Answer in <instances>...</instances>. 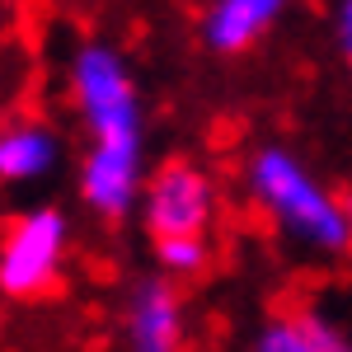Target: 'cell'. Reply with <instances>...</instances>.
Instances as JSON below:
<instances>
[{
    "label": "cell",
    "instance_id": "obj_1",
    "mask_svg": "<svg viewBox=\"0 0 352 352\" xmlns=\"http://www.w3.org/2000/svg\"><path fill=\"white\" fill-rule=\"evenodd\" d=\"M244 188L272 221V230L292 244L310 254L352 249V207L333 188H324L287 146H258L244 164Z\"/></svg>",
    "mask_w": 352,
    "mask_h": 352
},
{
    "label": "cell",
    "instance_id": "obj_2",
    "mask_svg": "<svg viewBox=\"0 0 352 352\" xmlns=\"http://www.w3.org/2000/svg\"><path fill=\"white\" fill-rule=\"evenodd\" d=\"M71 104L80 113L89 141H118V136H146L141 122V89L118 47L109 43H80L66 66Z\"/></svg>",
    "mask_w": 352,
    "mask_h": 352
},
{
    "label": "cell",
    "instance_id": "obj_3",
    "mask_svg": "<svg viewBox=\"0 0 352 352\" xmlns=\"http://www.w3.org/2000/svg\"><path fill=\"white\" fill-rule=\"evenodd\" d=\"M66 240H71V221L61 207H28L10 221L5 244H0V292L14 300L43 296L61 277V258H66Z\"/></svg>",
    "mask_w": 352,
    "mask_h": 352
},
{
    "label": "cell",
    "instance_id": "obj_4",
    "mask_svg": "<svg viewBox=\"0 0 352 352\" xmlns=\"http://www.w3.org/2000/svg\"><path fill=\"white\" fill-rule=\"evenodd\" d=\"M212 217H217V184L207 169L179 160V155L151 169L146 192H141V221L155 240L207 235Z\"/></svg>",
    "mask_w": 352,
    "mask_h": 352
},
{
    "label": "cell",
    "instance_id": "obj_5",
    "mask_svg": "<svg viewBox=\"0 0 352 352\" xmlns=\"http://www.w3.org/2000/svg\"><path fill=\"white\" fill-rule=\"evenodd\" d=\"M146 136H118V141H89L80 160V197L89 212L122 221L136 212L146 192Z\"/></svg>",
    "mask_w": 352,
    "mask_h": 352
},
{
    "label": "cell",
    "instance_id": "obj_6",
    "mask_svg": "<svg viewBox=\"0 0 352 352\" xmlns=\"http://www.w3.org/2000/svg\"><path fill=\"white\" fill-rule=\"evenodd\" d=\"M184 296L179 287L155 272L136 277L122 296V343L127 352H184Z\"/></svg>",
    "mask_w": 352,
    "mask_h": 352
},
{
    "label": "cell",
    "instance_id": "obj_7",
    "mask_svg": "<svg viewBox=\"0 0 352 352\" xmlns=\"http://www.w3.org/2000/svg\"><path fill=\"white\" fill-rule=\"evenodd\" d=\"M282 10H287V0H212L202 10L197 33H202V43L212 52L240 56L282 19Z\"/></svg>",
    "mask_w": 352,
    "mask_h": 352
},
{
    "label": "cell",
    "instance_id": "obj_8",
    "mask_svg": "<svg viewBox=\"0 0 352 352\" xmlns=\"http://www.w3.org/2000/svg\"><path fill=\"white\" fill-rule=\"evenodd\" d=\"M61 164V136L43 118H14L0 132V179L5 184H43Z\"/></svg>",
    "mask_w": 352,
    "mask_h": 352
},
{
    "label": "cell",
    "instance_id": "obj_9",
    "mask_svg": "<svg viewBox=\"0 0 352 352\" xmlns=\"http://www.w3.org/2000/svg\"><path fill=\"white\" fill-rule=\"evenodd\" d=\"M155 258H160V272L174 282V277H197L212 258V244L207 235H179V240H155Z\"/></svg>",
    "mask_w": 352,
    "mask_h": 352
},
{
    "label": "cell",
    "instance_id": "obj_10",
    "mask_svg": "<svg viewBox=\"0 0 352 352\" xmlns=\"http://www.w3.org/2000/svg\"><path fill=\"white\" fill-rule=\"evenodd\" d=\"M249 352H315V338H310V329L300 320V310L296 315H272L268 324L254 333Z\"/></svg>",
    "mask_w": 352,
    "mask_h": 352
},
{
    "label": "cell",
    "instance_id": "obj_11",
    "mask_svg": "<svg viewBox=\"0 0 352 352\" xmlns=\"http://www.w3.org/2000/svg\"><path fill=\"white\" fill-rule=\"evenodd\" d=\"M300 320H305L310 338H315V352H352V333L338 320H329L320 310H300Z\"/></svg>",
    "mask_w": 352,
    "mask_h": 352
},
{
    "label": "cell",
    "instance_id": "obj_12",
    "mask_svg": "<svg viewBox=\"0 0 352 352\" xmlns=\"http://www.w3.org/2000/svg\"><path fill=\"white\" fill-rule=\"evenodd\" d=\"M338 43H343V56L352 61V0L338 5Z\"/></svg>",
    "mask_w": 352,
    "mask_h": 352
}]
</instances>
